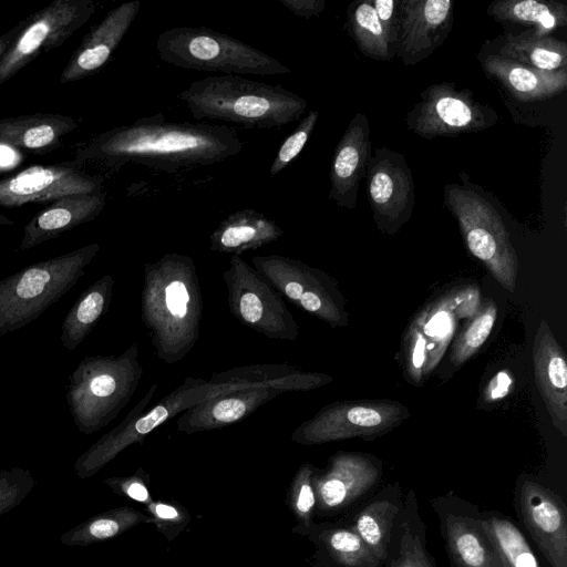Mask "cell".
<instances>
[{
    "label": "cell",
    "mask_w": 567,
    "mask_h": 567,
    "mask_svg": "<svg viewBox=\"0 0 567 567\" xmlns=\"http://www.w3.org/2000/svg\"><path fill=\"white\" fill-rule=\"evenodd\" d=\"M243 147L244 142L226 125L171 122L158 113L94 136L75 155L78 162L106 168L134 163L175 173L223 162Z\"/></svg>",
    "instance_id": "cell-1"
},
{
    "label": "cell",
    "mask_w": 567,
    "mask_h": 567,
    "mask_svg": "<svg viewBox=\"0 0 567 567\" xmlns=\"http://www.w3.org/2000/svg\"><path fill=\"white\" fill-rule=\"evenodd\" d=\"M203 308L193 258L167 252L145 264L141 318L158 360L174 364L190 353L199 339Z\"/></svg>",
    "instance_id": "cell-2"
},
{
    "label": "cell",
    "mask_w": 567,
    "mask_h": 567,
    "mask_svg": "<svg viewBox=\"0 0 567 567\" xmlns=\"http://www.w3.org/2000/svg\"><path fill=\"white\" fill-rule=\"evenodd\" d=\"M197 121L217 120L250 128H278L301 117L308 102L281 85L240 75H212L179 93Z\"/></svg>",
    "instance_id": "cell-3"
},
{
    "label": "cell",
    "mask_w": 567,
    "mask_h": 567,
    "mask_svg": "<svg viewBox=\"0 0 567 567\" xmlns=\"http://www.w3.org/2000/svg\"><path fill=\"white\" fill-rule=\"evenodd\" d=\"M143 372L137 342L117 355L84 357L65 386L69 413L76 429L91 435L114 421L135 394Z\"/></svg>",
    "instance_id": "cell-4"
},
{
    "label": "cell",
    "mask_w": 567,
    "mask_h": 567,
    "mask_svg": "<svg viewBox=\"0 0 567 567\" xmlns=\"http://www.w3.org/2000/svg\"><path fill=\"white\" fill-rule=\"evenodd\" d=\"M100 247L97 243L87 244L33 262L0 280V336L28 326L68 293Z\"/></svg>",
    "instance_id": "cell-5"
},
{
    "label": "cell",
    "mask_w": 567,
    "mask_h": 567,
    "mask_svg": "<svg viewBox=\"0 0 567 567\" xmlns=\"http://www.w3.org/2000/svg\"><path fill=\"white\" fill-rule=\"evenodd\" d=\"M158 386V381H154L125 417L75 460L73 470L78 477L85 480L94 476L121 452L133 444H142L150 433L175 415L230 389L229 385L213 384L202 378L186 377L150 409Z\"/></svg>",
    "instance_id": "cell-6"
},
{
    "label": "cell",
    "mask_w": 567,
    "mask_h": 567,
    "mask_svg": "<svg viewBox=\"0 0 567 567\" xmlns=\"http://www.w3.org/2000/svg\"><path fill=\"white\" fill-rule=\"evenodd\" d=\"M165 63L203 72L279 75L291 70L269 54L204 27H174L163 31L155 43Z\"/></svg>",
    "instance_id": "cell-7"
},
{
    "label": "cell",
    "mask_w": 567,
    "mask_h": 567,
    "mask_svg": "<svg viewBox=\"0 0 567 567\" xmlns=\"http://www.w3.org/2000/svg\"><path fill=\"white\" fill-rule=\"evenodd\" d=\"M444 198L471 254L503 288L514 292L518 259L499 214L480 194L456 184L444 187Z\"/></svg>",
    "instance_id": "cell-8"
},
{
    "label": "cell",
    "mask_w": 567,
    "mask_h": 567,
    "mask_svg": "<svg viewBox=\"0 0 567 567\" xmlns=\"http://www.w3.org/2000/svg\"><path fill=\"white\" fill-rule=\"evenodd\" d=\"M223 280L229 311L240 324L268 339H297L299 324L284 297L240 256H230Z\"/></svg>",
    "instance_id": "cell-9"
},
{
    "label": "cell",
    "mask_w": 567,
    "mask_h": 567,
    "mask_svg": "<svg viewBox=\"0 0 567 567\" xmlns=\"http://www.w3.org/2000/svg\"><path fill=\"white\" fill-rule=\"evenodd\" d=\"M95 10L92 0H55L21 21L14 40L0 60V85L41 53L63 45Z\"/></svg>",
    "instance_id": "cell-10"
},
{
    "label": "cell",
    "mask_w": 567,
    "mask_h": 567,
    "mask_svg": "<svg viewBox=\"0 0 567 567\" xmlns=\"http://www.w3.org/2000/svg\"><path fill=\"white\" fill-rule=\"evenodd\" d=\"M498 116L488 105L477 102L470 90L453 83L427 86L420 101L408 112L406 126L424 138L455 137L493 126Z\"/></svg>",
    "instance_id": "cell-11"
},
{
    "label": "cell",
    "mask_w": 567,
    "mask_h": 567,
    "mask_svg": "<svg viewBox=\"0 0 567 567\" xmlns=\"http://www.w3.org/2000/svg\"><path fill=\"white\" fill-rule=\"evenodd\" d=\"M252 267L295 307L331 327L344 324L340 298L324 272L284 255H257Z\"/></svg>",
    "instance_id": "cell-12"
},
{
    "label": "cell",
    "mask_w": 567,
    "mask_h": 567,
    "mask_svg": "<svg viewBox=\"0 0 567 567\" xmlns=\"http://www.w3.org/2000/svg\"><path fill=\"white\" fill-rule=\"evenodd\" d=\"M408 415L404 406L391 402H334L298 425L290 440L301 445H316L354 437H375L390 431Z\"/></svg>",
    "instance_id": "cell-13"
},
{
    "label": "cell",
    "mask_w": 567,
    "mask_h": 567,
    "mask_svg": "<svg viewBox=\"0 0 567 567\" xmlns=\"http://www.w3.org/2000/svg\"><path fill=\"white\" fill-rule=\"evenodd\" d=\"M365 173L369 202L379 229L398 230L409 220L415 204L413 177L405 157L385 147L375 148Z\"/></svg>",
    "instance_id": "cell-14"
},
{
    "label": "cell",
    "mask_w": 567,
    "mask_h": 567,
    "mask_svg": "<svg viewBox=\"0 0 567 567\" xmlns=\"http://www.w3.org/2000/svg\"><path fill=\"white\" fill-rule=\"evenodd\" d=\"M102 190V178L82 171L76 163L30 166L0 179V207L51 203L58 198Z\"/></svg>",
    "instance_id": "cell-15"
},
{
    "label": "cell",
    "mask_w": 567,
    "mask_h": 567,
    "mask_svg": "<svg viewBox=\"0 0 567 567\" xmlns=\"http://www.w3.org/2000/svg\"><path fill=\"white\" fill-rule=\"evenodd\" d=\"M452 0L400 1L395 54L404 65H414L439 48L453 24Z\"/></svg>",
    "instance_id": "cell-16"
},
{
    "label": "cell",
    "mask_w": 567,
    "mask_h": 567,
    "mask_svg": "<svg viewBox=\"0 0 567 567\" xmlns=\"http://www.w3.org/2000/svg\"><path fill=\"white\" fill-rule=\"evenodd\" d=\"M519 503L525 526L551 567H567V512L561 498L538 483L525 481Z\"/></svg>",
    "instance_id": "cell-17"
},
{
    "label": "cell",
    "mask_w": 567,
    "mask_h": 567,
    "mask_svg": "<svg viewBox=\"0 0 567 567\" xmlns=\"http://www.w3.org/2000/svg\"><path fill=\"white\" fill-rule=\"evenodd\" d=\"M140 8V0H131L109 11L74 51L61 73L60 82L81 80L105 65L136 19Z\"/></svg>",
    "instance_id": "cell-18"
},
{
    "label": "cell",
    "mask_w": 567,
    "mask_h": 567,
    "mask_svg": "<svg viewBox=\"0 0 567 567\" xmlns=\"http://www.w3.org/2000/svg\"><path fill=\"white\" fill-rule=\"evenodd\" d=\"M280 394L267 388L230 386L182 412L176 430L185 434L220 430L245 420Z\"/></svg>",
    "instance_id": "cell-19"
},
{
    "label": "cell",
    "mask_w": 567,
    "mask_h": 567,
    "mask_svg": "<svg viewBox=\"0 0 567 567\" xmlns=\"http://www.w3.org/2000/svg\"><path fill=\"white\" fill-rule=\"evenodd\" d=\"M533 365L538 392L554 426L567 436V363L563 348L542 320L533 341Z\"/></svg>",
    "instance_id": "cell-20"
},
{
    "label": "cell",
    "mask_w": 567,
    "mask_h": 567,
    "mask_svg": "<svg viewBox=\"0 0 567 567\" xmlns=\"http://www.w3.org/2000/svg\"><path fill=\"white\" fill-rule=\"evenodd\" d=\"M370 150L369 122L364 114L358 113L350 121L332 157L329 199L338 206L355 208L359 183L365 173Z\"/></svg>",
    "instance_id": "cell-21"
},
{
    "label": "cell",
    "mask_w": 567,
    "mask_h": 567,
    "mask_svg": "<svg viewBox=\"0 0 567 567\" xmlns=\"http://www.w3.org/2000/svg\"><path fill=\"white\" fill-rule=\"evenodd\" d=\"M379 470L367 456L338 453L327 470L313 475L316 505L321 511H334L349 505L369 491L378 481Z\"/></svg>",
    "instance_id": "cell-22"
},
{
    "label": "cell",
    "mask_w": 567,
    "mask_h": 567,
    "mask_svg": "<svg viewBox=\"0 0 567 567\" xmlns=\"http://www.w3.org/2000/svg\"><path fill=\"white\" fill-rule=\"evenodd\" d=\"M105 204L106 196L102 190L69 195L51 202L25 224L19 249H31L95 219Z\"/></svg>",
    "instance_id": "cell-23"
},
{
    "label": "cell",
    "mask_w": 567,
    "mask_h": 567,
    "mask_svg": "<svg viewBox=\"0 0 567 567\" xmlns=\"http://www.w3.org/2000/svg\"><path fill=\"white\" fill-rule=\"evenodd\" d=\"M208 381L217 385L267 388L286 393L315 390L330 383L332 378L287 363H265L216 372Z\"/></svg>",
    "instance_id": "cell-24"
},
{
    "label": "cell",
    "mask_w": 567,
    "mask_h": 567,
    "mask_svg": "<svg viewBox=\"0 0 567 567\" xmlns=\"http://www.w3.org/2000/svg\"><path fill=\"white\" fill-rule=\"evenodd\" d=\"M486 73L496 79L516 100L542 101L567 89V69L543 71L498 54L487 55L483 62Z\"/></svg>",
    "instance_id": "cell-25"
},
{
    "label": "cell",
    "mask_w": 567,
    "mask_h": 567,
    "mask_svg": "<svg viewBox=\"0 0 567 567\" xmlns=\"http://www.w3.org/2000/svg\"><path fill=\"white\" fill-rule=\"evenodd\" d=\"M282 228L255 209L246 208L229 214L212 233L209 249L240 256L278 240Z\"/></svg>",
    "instance_id": "cell-26"
},
{
    "label": "cell",
    "mask_w": 567,
    "mask_h": 567,
    "mask_svg": "<svg viewBox=\"0 0 567 567\" xmlns=\"http://www.w3.org/2000/svg\"><path fill=\"white\" fill-rule=\"evenodd\" d=\"M78 122L68 115L34 113L0 120V142L29 152H47L75 130Z\"/></svg>",
    "instance_id": "cell-27"
},
{
    "label": "cell",
    "mask_w": 567,
    "mask_h": 567,
    "mask_svg": "<svg viewBox=\"0 0 567 567\" xmlns=\"http://www.w3.org/2000/svg\"><path fill=\"white\" fill-rule=\"evenodd\" d=\"M444 525L447 548L457 567H504L481 520L450 515Z\"/></svg>",
    "instance_id": "cell-28"
},
{
    "label": "cell",
    "mask_w": 567,
    "mask_h": 567,
    "mask_svg": "<svg viewBox=\"0 0 567 567\" xmlns=\"http://www.w3.org/2000/svg\"><path fill=\"white\" fill-rule=\"evenodd\" d=\"M114 282L112 275H104L76 298L61 326L60 341L68 351H74L107 311L113 298Z\"/></svg>",
    "instance_id": "cell-29"
},
{
    "label": "cell",
    "mask_w": 567,
    "mask_h": 567,
    "mask_svg": "<svg viewBox=\"0 0 567 567\" xmlns=\"http://www.w3.org/2000/svg\"><path fill=\"white\" fill-rule=\"evenodd\" d=\"M487 13L498 22L530 27L524 33L532 38L549 37L554 30L567 23V6L551 0L493 1L487 7Z\"/></svg>",
    "instance_id": "cell-30"
},
{
    "label": "cell",
    "mask_w": 567,
    "mask_h": 567,
    "mask_svg": "<svg viewBox=\"0 0 567 567\" xmlns=\"http://www.w3.org/2000/svg\"><path fill=\"white\" fill-rule=\"evenodd\" d=\"M142 523H152L148 515L121 506L91 516L60 536L64 546H89L112 539Z\"/></svg>",
    "instance_id": "cell-31"
},
{
    "label": "cell",
    "mask_w": 567,
    "mask_h": 567,
    "mask_svg": "<svg viewBox=\"0 0 567 567\" xmlns=\"http://www.w3.org/2000/svg\"><path fill=\"white\" fill-rule=\"evenodd\" d=\"M498 55L543 71H557L567 64V43L553 37L508 35Z\"/></svg>",
    "instance_id": "cell-32"
},
{
    "label": "cell",
    "mask_w": 567,
    "mask_h": 567,
    "mask_svg": "<svg viewBox=\"0 0 567 567\" xmlns=\"http://www.w3.org/2000/svg\"><path fill=\"white\" fill-rule=\"evenodd\" d=\"M348 28L361 53L374 60L390 61V47L371 0L352 3L348 9Z\"/></svg>",
    "instance_id": "cell-33"
},
{
    "label": "cell",
    "mask_w": 567,
    "mask_h": 567,
    "mask_svg": "<svg viewBox=\"0 0 567 567\" xmlns=\"http://www.w3.org/2000/svg\"><path fill=\"white\" fill-rule=\"evenodd\" d=\"M481 525L493 540L504 567H540L522 532L508 519L492 516Z\"/></svg>",
    "instance_id": "cell-34"
},
{
    "label": "cell",
    "mask_w": 567,
    "mask_h": 567,
    "mask_svg": "<svg viewBox=\"0 0 567 567\" xmlns=\"http://www.w3.org/2000/svg\"><path fill=\"white\" fill-rule=\"evenodd\" d=\"M398 507L388 501H377L367 506L357 517L353 530L367 544L379 559L386 557L390 538Z\"/></svg>",
    "instance_id": "cell-35"
},
{
    "label": "cell",
    "mask_w": 567,
    "mask_h": 567,
    "mask_svg": "<svg viewBox=\"0 0 567 567\" xmlns=\"http://www.w3.org/2000/svg\"><path fill=\"white\" fill-rule=\"evenodd\" d=\"M334 560L348 567H374L379 559L353 529H330L321 535Z\"/></svg>",
    "instance_id": "cell-36"
},
{
    "label": "cell",
    "mask_w": 567,
    "mask_h": 567,
    "mask_svg": "<svg viewBox=\"0 0 567 567\" xmlns=\"http://www.w3.org/2000/svg\"><path fill=\"white\" fill-rule=\"evenodd\" d=\"M496 317L497 307L493 301H489L466 327L462 336L457 339L451 354V362L455 368L465 363L480 350L488 338Z\"/></svg>",
    "instance_id": "cell-37"
},
{
    "label": "cell",
    "mask_w": 567,
    "mask_h": 567,
    "mask_svg": "<svg viewBox=\"0 0 567 567\" xmlns=\"http://www.w3.org/2000/svg\"><path fill=\"white\" fill-rule=\"evenodd\" d=\"M35 485L37 481L28 468L0 470V516L18 507Z\"/></svg>",
    "instance_id": "cell-38"
},
{
    "label": "cell",
    "mask_w": 567,
    "mask_h": 567,
    "mask_svg": "<svg viewBox=\"0 0 567 567\" xmlns=\"http://www.w3.org/2000/svg\"><path fill=\"white\" fill-rule=\"evenodd\" d=\"M315 467L309 464H302L296 472L288 493L289 506L296 518L308 524L316 506V494L313 488Z\"/></svg>",
    "instance_id": "cell-39"
},
{
    "label": "cell",
    "mask_w": 567,
    "mask_h": 567,
    "mask_svg": "<svg viewBox=\"0 0 567 567\" xmlns=\"http://www.w3.org/2000/svg\"><path fill=\"white\" fill-rule=\"evenodd\" d=\"M318 118V111H309L291 134L285 138L270 165L269 175L271 177L279 174L300 154L312 134Z\"/></svg>",
    "instance_id": "cell-40"
},
{
    "label": "cell",
    "mask_w": 567,
    "mask_h": 567,
    "mask_svg": "<svg viewBox=\"0 0 567 567\" xmlns=\"http://www.w3.org/2000/svg\"><path fill=\"white\" fill-rule=\"evenodd\" d=\"M455 298L450 300H444L440 305L435 307L434 315L429 319L426 313L424 315V323L423 331L424 334H429L432 339H434V352L430 360V362L425 367V371H431L433 367L440 360L442 351L446 343L449 342V338L453 330V308Z\"/></svg>",
    "instance_id": "cell-41"
},
{
    "label": "cell",
    "mask_w": 567,
    "mask_h": 567,
    "mask_svg": "<svg viewBox=\"0 0 567 567\" xmlns=\"http://www.w3.org/2000/svg\"><path fill=\"white\" fill-rule=\"evenodd\" d=\"M147 512L152 523L168 540H173L190 519L188 512L176 503L151 501Z\"/></svg>",
    "instance_id": "cell-42"
},
{
    "label": "cell",
    "mask_w": 567,
    "mask_h": 567,
    "mask_svg": "<svg viewBox=\"0 0 567 567\" xmlns=\"http://www.w3.org/2000/svg\"><path fill=\"white\" fill-rule=\"evenodd\" d=\"M424 317L420 313L411 323L405 341L406 372L419 382L426 364L427 339L423 331Z\"/></svg>",
    "instance_id": "cell-43"
},
{
    "label": "cell",
    "mask_w": 567,
    "mask_h": 567,
    "mask_svg": "<svg viewBox=\"0 0 567 567\" xmlns=\"http://www.w3.org/2000/svg\"><path fill=\"white\" fill-rule=\"evenodd\" d=\"M148 478V474L140 467L132 475L107 477L103 480V483L118 495L143 504H148L151 502L147 487Z\"/></svg>",
    "instance_id": "cell-44"
},
{
    "label": "cell",
    "mask_w": 567,
    "mask_h": 567,
    "mask_svg": "<svg viewBox=\"0 0 567 567\" xmlns=\"http://www.w3.org/2000/svg\"><path fill=\"white\" fill-rule=\"evenodd\" d=\"M391 567H433L420 538L411 533L406 524L402 526L400 554Z\"/></svg>",
    "instance_id": "cell-45"
},
{
    "label": "cell",
    "mask_w": 567,
    "mask_h": 567,
    "mask_svg": "<svg viewBox=\"0 0 567 567\" xmlns=\"http://www.w3.org/2000/svg\"><path fill=\"white\" fill-rule=\"evenodd\" d=\"M371 4L375 11V14L382 25L385 33L386 40L392 48L396 51L398 42V24H399V12L400 1L395 0H373Z\"/></svg>",
    "instance_id": "cell-46"
},
{
    "label": "cell",
    "mask_w": 567,
    "mask_h": 567,
    "mask_svg": "<svg viewBox=\"0 0 567 567\" xmlns=\"http://www.w3.org/2000/svg\"><path fill=\"white\" fill-rule=\"evenodd\" d=\"M279 2L295 16L306 19L319 16L326 7L323 0H279Z\"/></svg>",
    "instance_id": "cell-47"
},
{
    "label": "cell",
    "mask_w": 567,
    "mask_h": 567,
    "mask_svg": "<svg viewBox=\"0 0 567 567\" xmlns=\"http://www.w3.org/2000/svg\"><path fill=\"white\" fill-rule=\"evenodd\" d=\"M512 382L513 380L507 371L498 372L486 386V400L492 402L504 398L508 393Z\"/></svg>",
    "instance_id": "cell-48"
},
{
    "label": "cell",
    "mask_w": 567,
    "mask_h": 567,
    "mask_svg": "<svg viewBox=\"0 0 567 567\" xmlns=\"http://www.w3.org/2000/svg\"><path fill=\"white\" fill-rule=\"evenodd\" d=\"M20 29V23H18L13 29L7 32L3 35H0V60L14 40L18 31Z\"/></svg>",
    "instance_id": "cell-49"
},
{
    "label": "cell",
    "mask_w": 567,
    "mask_h": 567,
    "mask_svg": "<svg viewBox=\"0 0 567 567\" xmlns=\"http://www.w3.org/2000/svg\"><path fill=\"white\" fill-rule=\"evenodd\" d=\"M12 224H13V221L10 218H8L7 216L0 214V227L9 226V225H12Z\"/></svg>",
    "instance_id": "cell-50"
}]
</instances>
